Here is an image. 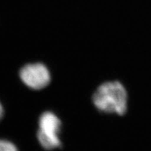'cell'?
Instances as JSON below:
<instances>
[{"instance_id":"obj_1","label":"cell","mask_w":151,"mask_h":151,"mask_svg":"<svg viewBox=\"0 0 151 151\" xmlns=\"http://www.w3.org/2000/svg\"><path fill=\"white\" fill-rule=\"evenodd\" d=\"M92 101L101 112L123 116L127 111V93L118 81L106 82L97 88L93 94Z\"/></svg>"},{"instance_id":"obj_2","label":"cell","mask_w":151,"mask_h":151,"mask_svg":"<svg viewBox=\"0 0 151 151\" xmlns=\"http://www.w3.org/2000/svg\"><path fill=\"white\" fill-rule=\"evenodd\" d=\"M39 129L37 138L41 146L47 150L62 148L58 134L60 132L61 122L54 113L45 112L39 118Z\"/></svg>"},{"instance_id":"obj_3","label":"cell","mask_w":151,"mask_h":151,"mask_svg":"<svg viewBox=\"0 0 151 151\" xmlns=\"http://www.w3.org/2000/svg\"><path fill=\"white\" fill-rule=\"evenodd\" d=\"M20 77L26 86L33 90L43 89L50 82L49 71L41 63L24 66L20 71Z\"/></svg>"},{"instance_id":"obj_4","label":"cell","mask_w":151,"mask_h":151,"mask_svg":"<svg viewBox=\"0 0 151 151\" xmlns=\"http://www.w3.org/2000/svg\"><path fill=\"white\" fill-rule=\"evenodd\" d=\"M0 151H18V149L9 141L0 140Z\"/></svg>"},{"instance_id":"obj_5","label":"cell","mask_w":151,"mask_h":151,"mask_svg":"<svg viewBox=\"0 0 151 151\" xmlns=\"http://www.w3.org/2000/svg\"><path fill=\"white\" fill-rule=\"evenodd\" d=\"M3 115H4V110L2 108V106H1V104H0V120L2 119Z\"/></svg>"}]
</instances>
